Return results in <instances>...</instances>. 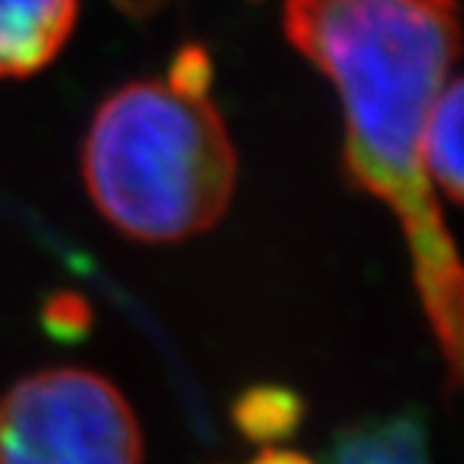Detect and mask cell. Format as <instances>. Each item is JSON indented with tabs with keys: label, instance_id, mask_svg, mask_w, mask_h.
<instances>
[{
	"label": "cell",
	"instance_id": "8992f818",
	"mask_svg": "<svg viewBox=\"0 0 464 464\" xmlns=\"http://www.w3.org/2000/svg\"><path fill=\"white\" fill-rule=\"evenodd\" d=\"M464 87L461 79L453 76L448 87L430 107L422 138H420V162L430 182L448 202L459 205L464 193V165H461V118H464Z\"/></svg>",
	"mask_w": 464,
	"mask_h": 464
},
{
	"label": "cell",
	"instance_id": "52a82bcc",
	"mask_svg": "<svg viewBox=\"0 0 464 464\" xmlns=\"http://www.w3.org/2000/svg\"><path fill=\"white\" fill-rule=\"evenodd\" d=\"M303 417L305 401L285 386H252L232 406L236 428L260 448L283 445L300 428Z\"/></svg>",
	"mask_w": 464,
	"mask_h": 464
},
{
	"label": "cell",
	"instance_id": "3957f363",
	"mask_svg": "<svg viewBox=\"0 0 464 464\" xmlns=\"http://www.w3.org/2000/svg\"><path fill=\"white\" fill-rule=\"evenodd\" d=\"M123 392L82 367L34 372L0 397V464H143Z\"/></svg>",
	"mask_w": 464,
	"mask_h": 464
},
{
	"label": "cell",
	"instance_id": "6da1fadb",
	"mask_svg": "<svg viewBox=\"0 0 464 464\" xmlns=\"http://www.w3.org/2000/svg\"><path fill=\"white\" fill-rule=\"evenodd\" d=\"M283 28L342 98L350 182L403 224L420 303L456 386L461 260L420 162L425 118L459 59L456 0H285Z\"/></svg>",
	"mask_w": 464,
	"mask_h": 464
},
{
	"label": "cell",
	"instance_id": "277c9868",
	"mask_svg": "<svg viewBox=\"0 0 464 464\" xmlns=\"http://www.w3.org/2000/svg\"><path fill=\"white\" fill-rule=\"evenodd\" d=\"M79 0H0V79L34 76L62 53Z\"/></svg>",
	"mask_w": 464,
	"mask_h": 464
},
{
	"label": "cell",
	"instance_id": "7a4b0ae2",
	"mask_svg": "<svg viewBox=\"0 0 464 464\" xmlns=\"http://www.w3.org/2000/svg\"><path fill=\"white\" fill-rule=\"evenodd\" d=\"M92 205L140 244H179L221 221L238 154L210 95L129 82L95 110L82 146Z\"/></svg>",
	"mask_w": 464,
	"mask_h": 464
},
{
	"label": "cell",
	"instance_id": "ba28073f",
	"mask_svg": "<svg viewBox=\"0 0 464 464\" xmlns=\"http://www.w3.org/2000/svg\"><path fill=\"white\" fill-rule=\"evenodd\" d=\"M43 322L53 336L71 342V339H82L90 330L92 311H90L84 296L71 294V291H59L45 303Z\"/></svg>",
	"mask_w": 464,
	"mask_h": 464
},
{
	"label": "cell",
	"instance_id": "5b68a950",
	"mask_svg": "<svg viewBox=\"0 0 464 464\" xmlns=\"http://www.w3.org/2000/svg\"><path fill=\"white\" fill-rule=\"evenodd\" d=\"M324 464H430L428 425L420 411L350 422L327 442Z\"/></svg>",
	"mask_w": 464,
	"mask_h": 464
},
{
	"label": "cell",
	"instance_id": "30bf717a",
	"mask_svg": "<svg viewBox=\"0 0 464 464\" xmlns=\"http://www.w3.org/2000/svg\"><path fill=\"white\" fill-rule=\"evenodd\" d=\"M249 464H314V461L303 453H296V450H285V448L272 445V448H263Z\"/></svg>",
	"mask_w": 464,
	"mask_h": 464
},
{
	"label": "cell",
	"instance_id": "8fae6325",
	"mask_svg": "<svg viewBox=\"0 0 464 464\" xmlns=\"http://www.w3.org/2000/svg\"><path fill=\"white\" fill-rule=\"evenodd\" d=\"M115 4H121L123 12H131V14H146V12H154L160 9L165 0H115Z\"/></svg>",
	"mask_w": 464,
	"mask_h": 464
},
{
	"label": "cell",
	"instance_id": "9c48e42d",
	"mask_svg": "<svg viewBox=\"0 0 464 464\" xmlns=\"http://www.w3.org/2000/svg\"><path fill=\"white\" fill-rule=\"evenodd\" d=\"M169 79L177 90L196 92V95H210L213 84V62L202 45H185L169 68Z\"/></svg>",
	"mask_w": 464,
	"mask_h": 464
}]
</instances>
